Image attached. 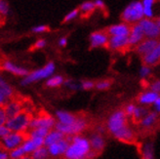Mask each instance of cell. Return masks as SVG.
<instances>
[{
	"label": "cell",
	"instance_id": "1",
	"mask_svg": "<svg viewBox=\"0 0 160 159\" xmlns=\"http://www.w3.org/2000/svg\"><path fill=\"white\" fill-rule=\"evenodd\" d=\"M92 147L90 141L81 136H73L65 157L67 159H90Z\"/></svg>",
	"mask_w": 160,
	"mask_h": 159
},
{
	"label": "cell",
	"instance_id": "2",
	"mask_svg": "<svg viewBox=\"0 0 160 159\" xmlns=\"http://www.w3.org/2000/svg\"><path fill=\"white\" fill-rule=\"evenodd\" d=\"M121 18L125 22L139 23L142 19H145L142 3L141 1L131 2L122 12Z\"/></svg>",
	"mask_w": 160,
	"mask_h": 159
},
{
	"label": "cell",
	"instance_id": "3",
	"mask_svg": "<svg viewBox=\"0 0 160 159\" xmlns=\"http://www.w3.org/2000/svg\"><path fill=\"white\" fill-rule=\"evenodd\" d=\"M55 69H56L55 63L53 62H48L44 67L36 69V70L32 71V72H30L28 76H26L22 80L21 85L27 86L31 83H34L38 80H41V79L50 78L53 75V73L55 72Z\"/></svg>",
	"mask_w": 160,
	"mask_h": 159
},
{
	"label": "cell",
	"instance_id": "4",
	"mask_svg": "<svg viewBox=\"0 0 160 159\" xmlns=\"http://www.w3.org/2000/svg\"><path fill=\"white\" fill-rule=\"evenodd\" d=\"M30 121H31V119L28 113L21 112L19 115L8 119V121L5 125L12 132L22 133V132H25L28 128H29Z\"/></svg>",
	"mask_w": 160,
	"mask_h": 159
},
{
	"label": "cell",
	"instance_id": "5",
	"mask_svg": "<svg viewBox=\"0 0 160 159\" xmlns=\"http://www.w3.org/2000/svg\"><path fill=\"white\" fill-rule=\"evenodd\" d=\"M126 113L124 110H116L111 113L108 119V129L111 134H115L119 130L124 128L126 125Z\"/></svg>",
	"mask_w": 160,
	"mask_h": 159
},
{
	"label": "cell",
	"instance_id": "6",
	"mask_svg": "<svg viewBox=\"0 0 160 159\" xmlns=\"http://www.w3.org/2000/svg\"><path fill=\"white\" fill-rule=\"evenodd\" d=\"M86 128V121L84 119L77 118V120L70 125H63L62 123H57L55 126V129L60 131L66 136H77L79 133H81Z\"/></svg>",
	"mask_w": 160,
	"mask_h": 159
},
{
	"label": "cell",
	"instance_id": "7",
	"mask_svg": "<svg viewBox=\"0 0 160 159\" xmlns=\"http://www.w3.org/2000/svg\"><path fill=\"white\" fill-rule=\"evenodd\" d=\"M25 141V138L21 133L12 132L9 136L2 139V146L6 150H10L11 152V150L22 146Z\"/></svg>",
	"mask_w": 160,
	"mask_h": 159
},
{
	"label": "cell",
	"instance_id": "8",
	"mask_svg": "<svg viewBox=\"0 0 160 159\" xmlns=\"http://www.w3.org/2000/svg\"><path fill=\"white\" fill-rule=\"evenodd\" d=\"M143 31H145L146 37L149 39H156L158 36H160V28L156 25V22L151 21L150 19H142L140 22Z\"/></svg>",
	"mask_w": 160,
	"mask_h": 159
},
{
	"label": "cell",
	"instance_id": "9",
	"mask_svg": "<svg viewBox=\"0 0 160 159\" xmlns=\"http://www.w3.org/2000/svg\"><path fill=\"white\" fill-rule=\"evenodd\" d=\"M55 119L51 116H40L34 119H31L29 128L31 129H36V128H46L50 130L56 126Z\"/></svg>",
	"mask_w": 160,
	"mask_h": 159
},
{
	"label": "cell",
	"instance_id": "10",
	"mask_svg": "<svg viewBox=\"0 0 160 159\" xmlns=\"http://www.w3.org/2000/svg\"><path fill=\"white\" fill-rule=\"evenodd\" d=\"M146 37L145 31H143L140 23H136L131 28V32L129 35V43L130 46H138L140 43L143 41V38Z\"/></svg>",
	"mask_w": 160,
	"mask_h": 159
},
{
	"label": "cell",
	"instance_id": "11",
	"mask_svg": "<svg viewBox=\"0 0 160 159\" xmlns=\"http://www.w3.org/2000/svg\"><path fill=\"white\" fill-rule=\"evenodd\" d=\"M13 89L3 78L0 79V104L1 106H7L9 104V100L12 98Z\"/></svg>",
	"mask_w": 160,
	"mask_h": 159
},
{
	"label": "cell",
	"instance_id": "12",
	"mask_svg": "<svg viewBox=\"0 0 160 159\" xmlns=\"http://www.w3.org/2000/svg\"><path fill=\"white\" fill-rule=\"evenodd\" d=\"M68 146H69V142L66 138L50 147H48V152H49V154L52 156H60L62 154L65 155L68 148Z\"/></svg>",
	"mask_w": 160,
	"mask_h": 159
},
{
	"label": "cell",
	"instance_id": "13",
	"mask_svg": "<svg viewBox=\"0 0 160 159\" xmlns=\"http://www.w3.org/2000/svg\"><path fill=\"white\" fill-rule=\"evenodd\" d=\"M158 41L156 39H146V40H143L142 43H140L138 46H137V52L138 54L142 55V57H145V56L148 55L149 53L152 52L155 48L156 46L158 45Z\"/></svg>",
	"mask_w": 160,
	"mask_h": 159
},
{
	"label": "cell",
	"instance_id": "14",
	"mask_svg": "<svg viewBox=\"0 0 160 159\" xmlns=\"http://www.w3.org/2000/svg\"><path fill=\"white\" fill-rule=\"evenodd\" d=\"M44 147V139L41 138H29L26 140L22 144V147L28 153H32L39 147Z\"/></svg>",
	"mask_w": 160,
	"mask_h": 159
},
{
	"label": "cell",
	"instance_id": "15",
	"mask_svg": "<svg viewBox=\"0 0 160 159\" xmlns=\"http://www.w3.org/2000/svg\"><path fill=\"white\" fill-rule=\"evenodd\" d=\"M109 38L107 33L102 32V31H97L93 32L90 35V43L92 48H97V47H102L108 44Z\"/></svg>",
	"mask_w": 160,
	"mask_h": 159
},
{
	"label": "cell",
	"instance_id": "16",
	"mask_svg": "<svg viewBox=\"0 0 160 159\" xmlns=\"http://www.w3.org/2000/svg\"><path fill=\"white\" fill-rule=\"evenodd\" d=\"M108 46L112 50H120L127 46H130L129 36H110Z\"/></svg>",
	"mask_w": 160,
	"mask_h": 159
},
{
	"label": "cell",
	"instance_id": "17",
	"mask_svg": "<svg viewBox=\"0 0 160 159\" xmlns=\"http://www.w3.org/2000/svg\"><path fill=\"white\" fill-rule=\"evenodd\" d=\"M131 28L127 23H117L108 28V34L110 36H129Z\"/></svg>",
	"mask_w": 160,
	"mask_h": 159
},
{
	"label": "cell",
	"instance_id": "18",
	"mask_svg": "<svg viewBox=\"0 0 160 159\" xmlns=\"http://www.w3.org/2000/svg\"><path fill=\"white\" fill-rule=\"evenodd\" d=\"M159 93L154 92L152 90L143 92L140 95L139 97V102L141 105H145V106H149V105H154V102L157 101L159 98Z\"/></svg>",
	"mask_w": 160,
	"mask_h": 159
},
{
	"label": "cell",
	"instance_id": "19",
	"mask_svg": "<svg viewBox=\"0 0 160 159\" xmlns=\"http://www.w3.org/2000/svg\"><path fill=\"white\" fill-rule=\"evenodd\" d=\"M2 67L5 70L9 71V72H11L13 74H16V75H20V76H25L26 77V76H28L29 74L28 69L23 68V67H19L17 65H15V63H13L10 61L4 62Z\"/></svg>",
	"mask_w": 160,
	"mask_h": 159
},
{
	"label": "cell",
	"instance_id": "20",
	"mask_svg": "<svg viewBox=\"0 0 160 159\" xmlns=\"http://www.w3.org/2000/svg\"><path fill=\"white\" fill-rule=\"evenodd\" d=\"M66 135H63L62 133H61L60 131L58 130H51L49 132V134L47 135V137L44 139V146L46 147H50L54 144H56V142H58L63 139H66Z\"/></svg>",
	"mask_w": 160,
	"mask_h": 159
},
{
	"label": "cell",
	"instance_id": "21",
	"mask_svg": "<svg viewBox=\"0 0 160 159\" xmlns=\"http://www.w3.org/2000/svg\"><path fill=\"white\" fill-rule=\"evenodd\" d=\"M56 116H57L59 123H62L63 125H70V124H73L77 118L69 112L66 110H57L56 111Z\"/></svg>",
	"mask_w": 160,
	"mask_h": 159
},
{
	"label": "cell",
	"instance_id": "22",
	"mask_svg": "<svg viewBox=\"0 0 160 159\" xmlns=\"http://www.w3.org/2000/svg\"><path fill=\"white\" fill-rule=\"evenodd\" d=\"M4 109L8 119H10L19 115L22 112V106L18 102H10L7 106H5Z\"/></svg>",
	"mask_w": 160,
	"mask_h": 159
},
{
	"label": "cell",
	"instance_id": "23",
	"mask_svg": "<svg viewBox=\"0 0 160 159\" xmlns=\"http://www.w3.org/2000/svg\"><path fill=\"white\" fill-rule=\"evenodd\" d=\"M90 144H91L92 150H94L96 152H102L103 147H105V140H103L101 134L97 133L92 135V137L90 139Z\"/></svg>",
	"mask_w": 160,
	"mask_h": 159
},
{
	"label": "cell",
	"instance_id": "24",
	"mask_svg": "<svg viewBox=\"0 0 160 159\" xmlns=\"http://www.w3.org/2000/svg\"><path fill=\"white\" fill-rule=\"evenodd\" d=\"M114 138L122 142H131L134 138V133L128 126H125L124 128L119 130L115 134H113Z\"/></svg>",
	"mask_w": 160,
	"mask_h": 159
},
{
	"label": "cell",
	"instance_id": "25",
	"mask_svg": "<svg viewBox=\"0 0 160 159\" xmlns=\"http://www.w3.org/2000/svg\"><path fill=\"white\" fill-rule=\"evenodd\" d=\"M159 60H160V42L158 43L156 48L152 52L143 57V62H145L147 66L154 65Z\"/></svg>",
	"mask_w": 160,
	"mask_h": 159
},
{
	"label": "cell",
	"instance_id": "26",
	"mask_svg": "<svg viewBox=\"0 0 160 159\" xmlns=\"http://www.w3.org/2000/svg\"><path fill=\"white\" fill-rule=\"evenodd\" d=\"M142 154L143 159H155L154 156V147L152 142H146L142 146Z\"/></svg>",
	"mask_w": 160,
	"mask_h": 159
},
{
	"label": "cell",
	"instance_id": "27",
	"mask_svg": "<svg viewBox=\"0 0 160 159\" xmlns=\"http://www.w3.org/2000/svg\"><path fill=\"white\" fill-rule=\"evenodd\" d=\"M142 3L143 6V14H145V18L151 19L153 17L152 7L154 4V0H142Z\"/></svg>",
	"mask_w": 160,
	"mask_h": 159
},
{
	"label": "cell",
	"instance_id": "28",
	"mask_svg": "<svg viewBox=\"0 0 160 159\" xmlns=\"http://www.w3.org/2000/svg\"><path fill=\"white\" fill-rule=\"evenodd\" d=\"M157 112L155 111V112H149L145 118H142V120H141V124L142 127H146V128H148V127H150V126H152L156 120H157Z\"/></svg>",
	"mask_w": 160,
	"mask_h": 159
},
{
	"label": "cell",
	"instance_id": "29",
	"mask_svg": "<svg viewBox=\"0 0 160 159\" xmlns=\"http://www.w3.org/2000/svg\"><path fill=\"white\" fill-rule=\"evenodd\" d=\"M49 154V152H48V147H46L45 146L42 147H39L38 149H36L34 152L31 153V159H46Z\"/></svg>",
	"mask_w": 160,
	"mask_h": 159
},
{
	"label": "cell",
	"instance_id": "30",
	"mask_svg": "<svg viewBox=\"0 0 160 159\" xmlns=\"http://www.w3.org/2000/svg\"><path fill=\"white\" fill-rule=\"evenodd\" d=\"M50 130H48L46 128H36L32 129L29 134V138H41L45 139L47 137V135L49 134Z\"/></svg>",
	"mask_w": 160,
	"mask_h": 159
},
{
	"label": "cell",
	"instance_id": "31",
	"mask_svg": "<svg viewBox=\"0 0 160 159\" xmlns=\"http://www.w3.org/2000/svg\"><path fill=\"white\" fill-rule=\"evenodd\" d=\"M63 82H65V80H63L62 76L54 75V76H51L50 78H48V80L46 81V85L48 87H58L63 84Z\"/></svg>",
	"mask_w": 160,
	"mask_h": 159
},
{
	"label": "cell",
	"instance_id": "32",
	"mask_svg": "<svg viewBox=\"0 0 160 159\" xmlns=\"http://www.w3.org/2000/svg\"><path fill=\"white\" fill-rule=\"evenodd\" d=\"M79 9L84 14H90L96 9V5L93 1H85L80 5Z\"/></svg>",
	"mask_w": 160,
	"mask_h": 159
},
{
	"label": "cell",
	"instance_id": "33",
	"mask_svg": "<svg viewBox=\"0 0 160 159\" xmlns=\"http://www.w3.org/2000/svg\"><path fill=\"white\" fill-rule=\"evenodd\" d=\"M27 152H25V149H23L22 146L15 148L13 150L10 152V158L11 159H22L26 156Z\"/></svg>",
	"mask_w": 160,
	"mask_h": 159
},
{
	"label": "cell",
	"instance_id": "34",
	"mask_svg": "<svg viewBox=\"0 0 160 159\" xmlns=\"http://www.w3.org/2000/svg\"><path fill=\"white\" fill-rule=\"evenodd\" d=\"M148 114V112L147 108L142 107H137L135 109L133 117H134V119H136V120H139V119L145 118Z\"/></svg>",
	"mask_w": 160,
	"mask_h": 159
},
{
	"label": "cell",
	"instance_id": "35",
	"mask_svg": "<svg viewBox=\"0 0 160 159\" xmlns=\"http://www.w3.org/2000/svg\"><path fill=\"white\" fill-rule=\"evenodd\" d=\"M63 84H65V86H67L68 88H69L71 90H80L82 88L81 84H77L72 80H66L65 82H63Z\"/></svg>",
	"mask_w": 160,
	"mask_h": 159
},
{
	"label": "cell",
	"instance_id": "36",
	"mask_svg": "<svg viewBox=\"0 0 160 159\" xmlns=\"http://www.w3.org/2000/svg\"><path fill=\"white\" fill-rule=\"evenodd\" d=\"M0 13L4 16L9 13V5L5 0H0Z\"/></svg>",
	"mask_w": 160,
	"mask_h": 159
},
{
	"label": "cell",
	"instance_id": "37",
	"mask_svg": "<svg viewBox=\"0 0 160 159\" xmlns=\"http://www.w3.org/2000/svg\"><path fill=\"white\" fill-rule=\"evenodd\" d=\"M78 16V10H76V9H74V10H72V11H70L69 13H68L67 15H66V17H65V19H63V22H69V21H72L73 19H75L76 17Z\"/></svg>",
	"mask_w": 160,
	"mask_h": 159
},
{
	"label": "cell",
	"instance_id": "38",
	"mask_svg": "<svg viewBox=\"0 0 160 159\" xmlns=\"http://www.w3.org/2000/svg\"><path fill=\"white\" fill-rule=\"evenodd\" d=\"M150 72H151V69L149 67L142 66L140 69V76H141V78H146L150 74Z\"/></svg>",
	"mask_w": 160,
	"mask_h": 159
},
{
	"label": "cell",
	"instance_id": "39",
	"mask_svg": "<svg viewBox=\"0 0 160 159\" xmlns=\"http://www.w3.org/2000/svg\"><path fill=\"white\" fill-rule=\"evenodd\" d=\"M111 83L108 80L106 81H100L98 82L97 84H96V88H97L98 90H107L108 89L109 87H110Z\"/></svg>",
	"mask_w": 160,
	"mask_h": 159
},
{
	"label": "cell",
	"instance_id": "40",
	"mask_svg": "<svg viewBox=\"0 0 160 159\" xmlns=\"http://www.w3.org/2000/svg\"><path fill=\"white\" fill-rule=\"evenodd\" d=\"M11 133H12V131L9 128H8L6 125L0 126V136H1L2 139L6 138L7 136H9Z\"/></svg>",
	"mask_w": 160,
	"mask_h": 159
},
{
	"label": "cell",
	"instance_id": "41",
	"mask_svg": "<svg viewBox=\"0 0 160 159\" xmlns=\"http://www.w3.org/2000/svg\"><path fill=\"white\" fill-rule=\"evenodd\" d=\"M136 107L135 105H133V104H130V105H128L126 107H125V113H126V115L127 116H132L133 117V115H134V112H135V109H136Z\"/></svg>",
	"mask_w": 160,
	"mask_h": 159
},
{
	"label": "cell",
	"instance_id": "42",
	"mask_svg": "<svg viewBox=\"0 0 160 159\" xmlns=\"http://www.w3.org/2000/svg\"><path fill=\"white\" fill-rule=\"evenodd\" d=\"M7 121H8V117L5 112V109L1 108L0 109V126L5 125L7 123Z\"/></svg>",
	"mask_w": 160,
	"mask_h": 159
},
{
	"label": "cell",
	"instance_id": "43",
	"mask_svg": "<svg viewBox=\"0 0 160 159\" xmlns=\"http://www.w3.org/2000/svg\"><path fill=\"white\" fill-rule=\"evenodd\" d=\"M31 30H32V32H34V33H42L48 30V27L44 25H40V26H36V27H32Z\"/></svg>",
	"mask_w": 160,
	"mask_h": 159
},
{
	"label": "cell",
	"instance_id": "44",
	"mask_svg": "<svg viewBox=\"0 0 160 159\" xmlns=\"http://www.w3.org/2000/svg\"><path fill=\"white\" fill-rule=\"evenodd\" d=\"M81 86L83 90H91L94 87H96V84H94L92 81H83L81 83Z\"/></svg>",
	"mask_w": 160,
	"mask_h": 159
},
{
	"label": "cell",
	"instance_id": "45",
	"mask_svg": "<svg viewBox=\"0 0 160 159\" xmlns=\"http://www.w3.org/2000/svg\"><path fill=\"white\" fill-rule=\"evenodd\" d=\"M46 46V41L44 39H40V40H37L34 44V47L36 49H41V48H44Z\"/></svg>",
	"mask_w": 160,
	"mask_h": 159
},
{
	"label": "cell",
	"instance_id": "46",
	"mask_svg": "<svg viewBox=\"0 0 160 159\" xmlns=\"http://www.w3.org/2000/svg\"><path fill=\"white\" fill-rule=\"evenodd\" d=\"M150 88H151V90H152V91H154V92L160 93V80H158V81H155V82H153L152 84H151Z\"/></svg>",
	"mask_w": 160,
	"mask_h": 159
},
{
	"label": "cell",
	"instance_id": "47",
	"mask_svg": "<svg viewBox=\"0 0 160 159\" xmlns=\"http://www.w3.org/2000/svg\"><path fill=\"white\" fill-rule=\"evenodd\" d=\"M95 5H96V8H100V9H103L105 8V2L102 1V0H95L94 1Z\"/></svg>",
	"mask_w": 160,
	"mask_h": 159
},
{
	"label": "cell",
	"instance_id": "48",
	"mask_svg": "<svg viewBox=\"0 0 160 159\" xmlns=\"http://www.w3.org/2000/svg\"><path fill=\"white\" fill-rule=\"evenodd\" d=\"M155 110H156V112H160V96L159 98L157 99V101L154 102V105H153Z\"/></svg>",
	"mask_w": 160,
	"mask_h": 159
},
{
	"label": "cell",
	"instance_id": "49",
	"mask_svg": "<svg viewBox=\"0 0 160 159\" xmlns=\"http://www.w3.org/2000/svg\"><path fill=\"white\" fill-rule=\"evenodd\" d=\"M9 158H10V153H7L6 152H0V159H9Z\"/></svg>",
	"mask_w": 160,
	"mask_h": 159
},
{
	"label": "cell",
	"instance_id": "50",
	"mask_svg": "<svg viewBox=\"0 0 160 159\" xmlns=\"http://www.w3.org/2000/svg\"><path fill=\"white\" fill-rule=\"evenodd\" d=\"M67 43H68V39H67L66 37H62V38L60 39V40H59V45L62 46V47L66 46Z\"/></svg>",
	"mask_w": 160,
	"mask_h": 159
},
{
	"label": "cell",
	"instance_id": "51",
	"mask_svg": "<svg viewBox=\"0 0 160 159\" xmlns=\"http://www.w3.org/2000/svg\"><path fill=\"white\" fill-rule=\"evenodd\" d=\"M97 131H99V134H102L103 132H105V129H102V126H99L98 128H97Z\"/></svg>",
	"mask_w": 160,
	"mask_h": 159
},
{
	"label": "cell",
	"instance_id": "52",
	"mask_svg": "<svg viewBox=\"0 0 160 159\" xmlns=\"http://www.w3.org/2000/svg\"><path fill=\"white\" fill-rule=\"evenodd\" d=\"M155 22H156V25L158 26V27L160 28V18H158V19L155 21Z\"/></svg>",
	"mask_w": 160,
	"mask_h": 159
},
{
	"label": "cell",
	"instance_id": "53",
	"mask_svg": "<svg viewBox=\"0 0 160 159\" xmlns=\"http://www.w3.org/2000/svg\"><path fill=\"white\" fill-rule=\"evenodd\" d=\"M22 159H31V158H30V157H28V156H25V157L22 158Z\"/></svg>",
	"mask_w": 160,
	"mask_h": 159
},
{
	"label": "cell",
	"instance_id": "54",
	"mask_svg": "<svg viewBox=\"0 0 160 159\" xmlns=\"http://www.w3.org/2000/svg\"><path fill=\"white\" fill-rule=\"evenodd\" d=\"M159 18H160V17H159Z\"/></svg>",
	"mask_w": 160,
	"mask_h": 159
}]
</instances>
